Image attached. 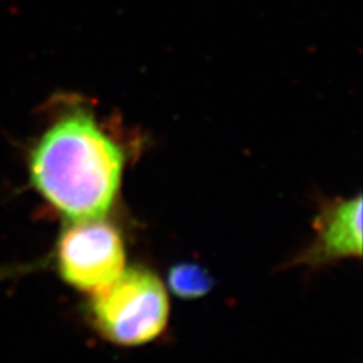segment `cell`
<instances>
[{
    "mask_svg": "<svg viewBox=\"0 0 363 363\" xmlns=\"http://www.w3.org/2000/svg\"><path fill=\"white\" fill-rule=\"evenodd\" d=\"M56 264L67 283L81 291L96 292L123 272L121 236L104 218L72 221L60 240Z\"/></svg>",
    "mask_w": 363,
    "mask_h": 363,
    "instance_id": "cell-3",
    "label": "cell"
},
{
    "mask_svg": "<svg viewBox=\"0 0 363 363\" xmlns=\"http://www.w3.org/2000/svg\"><path fill=\"white\" fill-rule=\"evenodd\" d=\"M318 238L312 257L328 260L362 255V199L337 201L316 223Z\"/></svg>",
    "mask_w": 363,
    "mask_h": 363,
    "instance_id": "cell-4",
    "label": "cell"
},
{
    "mask_svg": "<svg viewBox=\"0 0 363 363\" xmlns=\"http://www.w3.org/2000/svg\"><path fill=\"white\" fill-rule=\"evenodd\" d=\"M169 288L182 298H197L212 286V277L208 271L196 264L176 265L169 271Z\"/></svg>",
    "mask_w": 363,
    "mask_h": 363,
    "instance_id": "cell-5",
    "label": "cell"
},
{
    "mask_svg": "<svg viewBox=\"0 0 363 363\" xmlns=\"http://www.w3.org/2000/svg\"><path fill=\"white\" fill-rule=\"evenodd\" d=\"M91 316L99 332L120 345H140L162 333L168 320L167 291L153 272L123 271L94 292Z\"/></svg>",
    "mask_w": 363,
    "mask_h": 363,
    "instance_id": "cell-2",
    "label": "cell"
},
{
    "mask_svg": "<svg viewBox=\"0 0 363 363\" xmlns=\"http://www.w3.org/2000/svg\"><path fill=\"white\" fill-rule=\"evenodd\" d=\"M123 164L120 145L82 109L56 118L28 157L32 186L70 221L105 217L118 192Z\"/></svg>",
    "mask_w": 363,
    "mask_h": 363,
    "instance_id": "cell-1",
    "label": "cell"
}]
</instances>
